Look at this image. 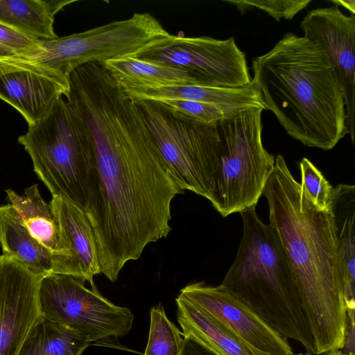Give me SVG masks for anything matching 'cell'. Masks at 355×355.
Wrapping results in <instances>:
<instances>
[{
  "instance_id": "1",
  "label": "cell",
  "mask_w": 355,
  "mask_h": 355,
  "mask_svg": "<svg viewBox=\"0 0 355 355\" xmlns=\"http://www.w3.org/2000/svg\"><path fill=\"white\" fill-rule=\"evenodd\" d=\"M65 98L84 117L94 171L87 215L96 238L101 273L111 282L150 243L172 230L171 202L184 193L172 177L138 103L103 63L69 76Z\"/></svg>"
},
{
  "instance_id": "2",
  "label": "cell",
  "mask_w": 355,
  "mask_h": 355,
  "mask_svg": "<svg viewBox=\"0 0 355 355\" xmlns=\"http://www.w3.org/2000/svg\"><path fill=\"white\" fill-rule=\"evenodd\" d=\"M263 195L269 225L277 232L293 271L315 355L340 350L347 324L342 267L331 210L307 198L284 157H275Z\"/></svg>"
},
{
  "instance_id": "3",
  "label": "cell",
  "mask_w": 355,
  "mask_h": 355,
  "mask_svg": "<svg viewBox=\"0 0 355 355\" xmlns=\"http://www.w3.org/2000/svg\"><path fill=\"white\" fill-rule=\"evenodd\" d=\"M252 69L266 109L292 138L329 150L347 135L341 87L317 44L288 32Z\"/></svg>"
},
{
  "instance_id": "4",
  "label": "cell",
  "mask_w": 355,
  "mask_h": 355,
  "mask_svg": "<svg viewBox=\"0 0 355 355\" xmlns=\"http://www.w3.org/2000/svg\"><path fill=\"white\" fill-rule=\"evenodd\" d=\"M240 214L242 238L220 285L282 336L315 355L295 275L277 232L255 207Z\"/></svg>"
},
{
  "instance_id": "5",
  "label": "cell",
  "mask_w": 355,
  "mask_h": 355,
  "mask_svg": "<svg viewBox=\"0 0 355 355\" xmlns=\"http://www.w3.org/2000/svg\"><path fill=\"white\" fill-rule=\"evenodd\" d=\"M30 155L33 170L52 196L87 213L92 189L94 155L87 124L64 96L55 101L18 138Z\"/></svg>"
},
{
  "instance_id": "6",
  "label": "cell",
  "mask_w": 355,
  "mask_h": 355,
  "mask_svg": "<svg viewBox=\"0 0 355 355\" xmlns=\"http://www.w3.org/2000/svg\"><path fill=\"white\" fill-rule=\"evenodd\" d=\"M176 38L150 13L135 12L126 19L42 40L33 51L18 57L68 79L73 71L85 64L141 58L173 44Z\"/></svg>"
},
{
  "instance_id": "7",
  "label": "cell",
  "mask_w": 355,
  "mask_h": 355,
  "mask_svg": "<svg viewBox=\"0 0 355 355\" xmlns=\"http://www.w3.org/2000/svg\"><path fill=\"white\" fill-rule=\"evenodd\" d=\"M250 108L216 125L219 142L213 207L223 216L256 207L275 157L262 142V112Z\"/></svg>"
},
{
  "instance_id": "8",
  "label": "cell",
  "mask_w": 355,
  "mask_h": 355,
  "mask_svg": "<svg viewBox=\"0 0 355 355\" xmlns=\"http://www.w3.org/2000/svg\"><path fill=\"white\" fill-rule=\"evenodd\" d=\"M178 185L211 202L218 166L216 125L181 121L152 101H136Z\"/></svg>"
},
{
  "instance_id": "9",
  "label": "cell",
  "mask_w": 355,
  "mask_h": 355,
  "mask_svg": "<svg viewBox=\"0 0 355 355\" xmlns=\"http://www.w3.org/2000/svg\"><path fill=\"white\" fill-rule=\"evenodd\" d=\"M42 316L85 335L91 343L125 336L134 315L130 309L114 304L95 285L69 275L49 273L40 280Z\"/></svg>"
},
{
  "instance_id": "10",
  "label": "cell",
  "mask_w": 355,
  "mask_h": 355,
  "mask_svg": "<svg viewBox=\"0 0 355 355\" xmlns=\"http://www.w3.org/2000/svg\"><path fill=\"white\" fill-rule=\"evenodd\" d=\"M139 58L187 70L205 87H239L252 80L245 54L233 37L177 36L173 44Z\"/></svg>"
},
{
  "instance_id": "11",
  "label": "cell",
  "mask_w": 355,
  "mask_h": 355,
  "mask_svg": "<svg viewBox=\"0 0 355 355\" xmlns=\"http://www.w3.org/2000/svg\"><path fill=\"white\" fill-rule=\"evenodd\" d=\"M179 295L223 324L253 355H295L287 339L222 285L195 282L183 287Z\"/></svg>"
},
{
  "instance_id": "12",
  "label": "cell",
  "mask_w": 355,
  "mask_h": 355,
  "mask_svg": "<svg viewBox=\"0 0 355 355\" xmlns=\"http://www.w3.org/2000/svg\"><path fill=\"white\" fill-rule=\"evenodd\" d=\"M305 37L324 51L341 87L346 128L354 143L355 16L344 15L337 6L308 11L300 23Z\"/></svg>"
},
{
  "instance_id": "13",
  "label": "cell",
  "mask_w": 355,
  "mask_h": 355,
  "mask_svg": "<svg viewBox=\"0 0 355 355\" xmlns=\"http://www.w3.org/2000/svg\"><path fill=\"white\" fill-rule=\"evenodd\" d=\"M41 277L13 257L0 255V355H17L41 316Z\"/></svg>"
},
{
  "instance_id": "14",
  "label": "cell",
  "mask_w": 355,
  "mask_h": 355,
  "mask_svg": "<svg viewBox=\"0 0 355 355\" xmlns=\"http://www.w3.org/2000/svg\"><path fill=\"white\" fill-rule=\"evenodd\" d=\"M69 91V80L51 69L18 56L0 58V99L15 107L28 125Z\"/></svg>"
},
{
  "instance_id": "15",
  "label": "cell",
  "mask_w": 355,
  "mask_h": 355,
  "mask_svg": "<svg viewBox=\"0 0 355 355\" xmlns=\"http://www.w3.org/2000/svg\"><path fill=\"white\" fill-rule=\"evenodd\" d=\"M59 225L63 252L52 257L51 273L69 275L95 285L101 274L96 238L85 211L62 198L53 196L50 202Z\"/></svg>"
},
{
  "instance_id": "16",
  "label": "cell",
  "mask_w": 355,
  "mask_h": 355,
  "mask_svg": "<svg viewBox=\"0 0 355 355\" xmlns=\"http://www.w3.org/2000/svg\"><path fill=\"white\" fill-rule=\"evenodd\" d=\"M125 94L135 101L175 98L202 102L227 108L266 110L260 90L251 82L239 87H205L193 85L129 87Z\"/></svg>"
},
{
  "instance_id": "17",
  "label": "cell",
  "mask_w": 355,
  "mask_h": 355,
  "mask_svg": "<svg viewBox=\"0 0 355 355\" xmlns=\"http://www.w3.org/2000/svg\"><path fill=\"white\" fill-rule=\"evenodd\" d=\"M334 235L342 267L347 311L355 307V187H334L331 206Z\"/></svg>"
},
{
  "instance_id": "18",
  "label": "cell",
  "mask_w": 355,
  "mask_h": 355,
  "mask_svg": "<svg viewBox=\"0 0 355 355\" xmlns=\"http://www.w3.org/2000/svg\"><path fill=\"white\" fill-rule=\"evenodd\" d=\"M0 245L3 254L37 275L51 272L52 252L31 236L11 204L0 207Z\"/></svg>"
},
{
  "instance_id": "19",
  "label": "cell",
  "mask_w": 355,
  "mask_h": 355,
  "mask_svg": "<svg viewBox=\"0 0 355 355\" xmlns=\"http://www.w3.org/2000/svg\"><path fill=\"white\" fill-rule=\"evenodd\" d=\"M177 319L184 337L197 341L217 355H253L227 328L180 295Z\"/></svg>"
},
{
  "instance_id": "20",
  "label": "cell",
  "mask_w": 355,
  "mask_h": 355,
  "mask_svg": "<svg viewBox=\"0 0 355 355\" xmlns=\"http://www.w3.org/2000/svg\"><path fill=\"white\" fill-rule=\"evenodd\" d=\"M74 0H0V22L31 37H58L53 30L55 15Z\"/></svg>"
},
{
  "instance_id": "21",
  "label": "cell",
  "mask_w": 355,
  "mask_h": 355,
  "mask_svg": "<svg viewBox=\"0 0 355 355\" xmlns=\"http://www.w3.org/2000/svg\"><path fill=\"white\" fill-rule=\"evenodd\" d=\"M10 204L19 214L31 236L49 250L53 255L63 252L60 230L51 205L42 198L37 184L28 187L22 195L7 189Z\"/></svg>"
},
{
  "instance_id": "22",
  "label": "cell",
  "mask_w": 355,
  "mask_h": 355,
  "mask_svg": "<svg viewBox=\"0 0 355 355\" xmlns=\"http://www.w3.org/2000/svg\"><path fill=\"white\" fill-rule=\"evenodd\" d=\"M103 64L123 88L182 85L203 86L201 81L187 70L150 62L139 58L111 60Z\"/></svg>"
},
{
  "instance_id": "23",
  "label": "cell",
  "mask_w": 355,
  "mask_h": 355,
  "mask_svg": "<svg viewBox=\"0 0 355 355\" xmlns=\"http://www.w3.org/2000/svg\"><path fill=\"white\" fill-rule=\"evenodd\" d=\"M91 343L85 335L41 315L17 355H82Z\"/></svg>"
},
{
  "instance_id": "24",
  "label": "cell",
  "mask_w": 355,
  "mask_h": 355,
  "mask_svg": "<svg viewBox=\"0 0 355 355\" xmlns=\"http://www.w3.org/2000/svg\"><path fill=\"white\" fill-rule=\"evenodd\" d=\"M152 101L178 119L202 125H216L243 111L184 99L166 98Z\"/></svg>"
},
{
  "instance_id": "25",
  "label": "cell",
  "mask_w": 355,
  "mask_h": 355,
  "mask_svg": "<svg viewBox=\"0 0 355 355\" xmlns=\"http://www.w3.org/2000/svg\"><path fill=\"white\" fill-rule=\"evenodd\" d=\"M182 332L167 318L162 304L150 309V330L144 355H181Z\"/></svg>"
},
{
  "instance_id": "26",
  "label": "cell",
  "mask_w": 355,
  "mask_h": 355,
  "mask_svg": "<svg viewBox=\"0 0 355 355\" xmlns=\"http://www.w3.org/2000/svg\"><path fill=\"white\" fill-rule=\"evenodd\" d=\"M299 166L301 188L307 198L318 210L330 211L334 187L308 158H302Z\"/></svg>"
},
{
  "instance_id": "27",
  "label": "cell",
  "mask_w": 355,
  "mask_h": 355,
  "mask_svg": "<svg viewBox=\"0 0 355 355\" xmlns=\"http://www.w3.org/2000/svg\"><path fill=\"white\" fill-rule=\"evenodd\" d=\"M232 4L244 14L253 8L266 12L279 21L281 19H292L298 12L306 8L311 0H266V1H223Z\"/></svg>"
},
{
  "instance_id": "28",
  "label": "cell",
  "mask_w": 355,
  "mask_h": 355,
  "mask_svg": "<svg viewBox=\"0 0 355 355\" xmlns=\"http://www.w3.org/2000/svg\"><path fill=\"white\" fill-rule=\"evenodd\" d=\"M40 42L0 22V44L13 51L17 56L31 53Z\"/></svg>"
},
{
  "instance_id": "29",
  "label": "cell",
  "mask_w": 355,
  "mask_h": 355,
  "mask_svg": "<svg viewBox=\"0 0 355 355\" xmlns=\"http://www.w3.org/2000/svg\"><path fill=\"white\" fill-rule=\"evenodd\" d=\"M347 324L343 348L340 349L345 354L354 353V312H347Z\"/></svg>"
},
{
  "instance_id": "30",
  "label": "cell",
  "mask_w": 355,
  "mask_h": 355,
  "mask_svg": "<svg viewBox=\"0 0 355 355\" xmlns=\"http://www.w3.org/2000/svg\"><path fill=\"white\" fill-rule=\"evenodd\" d=\"M181 355H217L197 341L184 337Z\"/></svg>"
},
{
  "instance_id": "31",
  "label": "cell",
  "mask_w": 355,
  "mask_h": 355,
  "mask_svg": "<svg viewBox=\"0 0 355 355\" xmlns=\"http://www.w3.org/2000/svg\"><path fill=\"white\" fill-rule=\"evenodd\" d=\"M331 2L336 4V6H341L352 12V15L355 14V1L354 0H331Z\"/></svg>"
},
{
  "instance_id": "32",
  "label": "cell",
  "mask_w": 355,
  "mask_h": 355,
  "mask_svg": "<svg viewBox=\"0 0 355 355\" xmlns=\"http://www.w3.org/2000/svg\"><path fill=\"white\" fill-rule=\"evenodd\" d=\"M15 56H17V54L15 53L13 51L0 44V58H11Z\"/></svg>"
},
{
  "instance_id": "33",
  "label": "cell",
  "mask_w": 355,
  "mask_h": 355,
  "mask_svg": "<svg viewBox=\"0 0 355 355\" xmlns=\"http://www.w3.org/2000/svg\"><path fill=\"white\" fill-rule=\"evenodd\" d=\"M317 355H355V354H348L344 353L341 350H334V351H331L329 352H326V353L321 354H317Z\"/></svg>"
},
{
  "instance_id": "34",
  "label": "cell",
  "mask_w": 355,
  "mask_h": 355,
  "mask_svg": "<svg viewBox=\"0 0 355 355\" xmlns=\"http://www.w3.org/2000/svg\"><path fill=\"white\" fill-rule=\"evenodd\" d=\"M295 355H312L308 352H306V353H300V354H295Z\"/></svg>"
}]
</instances>
